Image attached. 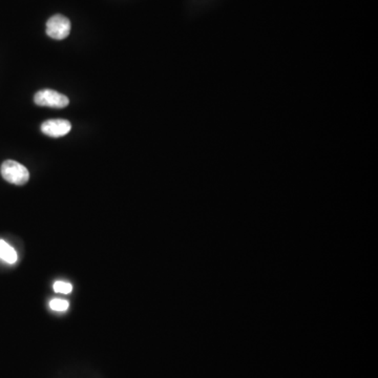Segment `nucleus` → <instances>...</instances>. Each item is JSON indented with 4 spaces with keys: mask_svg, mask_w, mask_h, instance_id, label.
Segmentation results:
<instances>
[{
    "mask_svg": "<svg viewBox=\"0 0 378 378\" xmlns=\"http://www.w3.org/2000/svg\"><path fill=\"white\" fill-rule=\"evenodd\" d=\"M0 173L7 182L16 186H23L29 180V171L17 161L5 160L0 167Z\"/></svg>",
    "mask_w": 378,
    "mask_h": 378,
    "instance_id": "obj_1",
    "label": "nucleus"
},
{
    "mask_svg": "<svg viewBox=\"0 0 378 378\" xmlns=\"http://www.w3.org/2000/svg\"><path fill=\"white\" fill-rule=\"evenodd\" d=\"M34 102L36 105L45 108H64L70 103L66 94L54 90H39L35 94Z\"/></svg>",
    "mask_w": 378,
    "mask_h": 378,
    "instance_id": "obj_2",
    "label": "nucleus"
},
{
    "mask_svg": "<svg viewBox=\"0 0 378 378\" xmlns=\"http://www.w3.org/2000/svg\"><path fill=\"white\" fill-rule=\"evenodd\" d=\"M71 21L66 16L57 15L51 17L47 23V34L55 40H63L70 35Z\"/></svg>",
    "mask_w": 378,
    "mask_h": 378,
    "instance_id": "obj_3",
    "label": "nucleus"
},
{
    "mask_svg": "<svg viewBox=\"0 0 378 378\" xmlns=\"http://www.w3.org/2000/svg\"><path fill=\"white\" fill-rule=\"evenodd\" d=\"M72 129V124L64 119L47 120L41 124V131L51 138H60L68 135Z\"/></svg>",
    "mask_w": 378,
    "mask_h": 378,
    "instance_id": "obj_4",
    "label": "nucleus"
},
{
    "mask_svg": "<svg viewBox=\"0 0 378 378\" xmlns=\"http://www.w3.org/2000/svg\"><path fill=\"white\" fill-rule=\"evenodd\" d=\"M0 259L8 264H15L18 260L16 250L3 240H0Z\"/></svg>",
    "mask_w": 378,
    "mask_h": 378,
    "instance_id": "obj_5",
    "label": "nucleus"
},
{
    "mask_svg": "<svg viewBox=\"0 0 378 378\" xmlns=\"http://www.w3.org/2000/svg\"><path fill=\"white\" fill-rule=\"evenodd\" d=\"M50 307L53 310L57 311V312H64L70 307V303L66 301V299H54L51 301Z\"/></svg>",
    "mask_w": 378,
    "mask_h": 378,
    "instance_id": "obj_6",
    "label": "nucleus"
},
{
    "mask_svg": "<svg viewBox=\"0 0 378 378\" xmlns=\"http://www.w3.org/2000/svg\"><path fill=\"white\" fill-rule=\"evenodd\" d=\"M73 286L70 283L66 281H58L54 284V291L57 293H61V294H68L72 292Z\"/></svg>",
    "mask_w": 378,
    "mask_h": 378,
    "instance_id": "obj_7",
    "label": "nucleus"
}]
</instances>
